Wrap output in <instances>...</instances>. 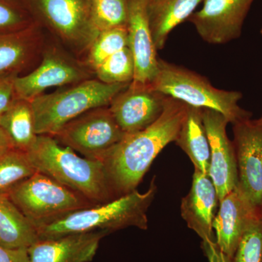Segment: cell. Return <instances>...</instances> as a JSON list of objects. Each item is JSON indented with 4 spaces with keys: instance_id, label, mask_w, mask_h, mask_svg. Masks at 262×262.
<instances>
[{
    "instance_id": "cell-23",
    "label": "cell",
    "mask_w": 262,
    "mask_h": 262,
    "mask_svg": "<svg viewBox=\"0 0 262 262\" xmlns=\"http://www.w3.org/2000/svg\"><path fill=\"white\" fill-rule=\"evenodd\" d=\"M37 171L27 151L10 149L0 158V194H8Z\"/></svg>"
},
{
    "instance_id": "cell-27",
    "label": "cell",
    "mask_w": 262,
    "mask_h": 262,
    "mask_svg": "<svg viewBox=\"0 0 262 262\" xmlns=\"http://www.w3.org/2000/svg\"><path fill=\"white\" fill-rule=\"evenodd\" d=\"M232 262H262V217L251 220L236 249Z\"/></svg>"
},
{
    "instance_id": "cell-25",
    "label": "cell",
    "mask_w": 262,
    "mask_h": 262,
    "mask_svg": "<svg viewBox=\"0 0 262 262\" xmlns=\"http://www.w3.org/2000/svg\"><path fill=\"white\" fill-rule=\"evenodd\" d=\"M90 14L98 32L126 26L127 0H89Z\"/></svg>"
},
{
    "instance_id": "cell-26",
    "label": "cell",
    "mask_w": 262,
    "mask_h": 262,
    "mask_svg": "<svg viewBox=\"0 0 262 262\" xmlns=\"http://www.w3.org/2000/svg\"><path fill=\"white\" fill-rule=\"evenodd\" d=\"M125 47H127L126 26L99 32L88 51V65L94 70L108 57Z\"/></svg>"
},
{
    "instance_id": "cell-2",
    "label": "cell",
    "mask_w": 262,
    "mask_h": 262,
    "mask_svg": "<svg viewBox=\"0 0 262 262\" xmlns=\"http://www.w3.org/2000/svg\"><path fill=\"white\" fill-rule=\"evenodd\" d=\"M38 172L98 205L115 199L102 163L81 158L54 137L38 135L27 151Z\"/></svg>"
},
{
    "instance_id": "cell-9",
    "label": "cell",
    "mask_w": 262,
    "mask_h": 262,
    "mask_svg": "<svg viewBox=\"0 0 262 262\" xmlns=\"http://www.w3.org/2000/svg\"><path fill=\"white\" fill-rule=\"evenodd\" d=\"M255 0H204L203 8L188 21L205 42L227 44L238 39L243 26Z\"/></svg>"
},
{
    "instance_id": "cell-28",
    "label": "cell",
    "mask_w": 262,
    "mask_h": 262,
    "mask_svg": "<svg viewBox=\"0 0 262 262\" xmlns=\"http://www.w3.org/2000/svg\"><path fill=\"white\" fill-rule=\"evenodd\" d=\"M36 22L21 0H0V33L17 32Z\"/></svg>"
},
{
    "instance_id": "cell-15",
    "label": "cell",
    "mask_w": 262,
    "mask_h": 262,
    "mask_svg": "<svg viewBox=\"0 0 262 262\" xmlns=\"http://www.w3.org/2000/svg\"><path fill=\"white\" fill-rule=\"evenodd\" d=\"M220 204L213 222L215 243L225 254L232 258L248 224L261 211L250 203L238 187L227 194Z\"/></svg>"
},
{
    "instance_id": "cell-32",
    "label": "cell",
    "mask_w": 262,
    "mask_h": 262,
    "mask_svg": "<svg viewBox=\"0 0 262 262\" xmlns=\"http://www.w3.org/2000/svg\"><path fill=\"white\" fill-rule=\"evenodd\" d=\"M12 149H13V146L11 141L4 130L0 127V158Z\"/></svg>"
},
{
    "instance_id": "cell-29",
    "label": "cell",
    "mask_w": 262,
    "mask_h": 262,
    "mask_svg": "<svg viewBox=\"0 0 262 262\" xmlns=\"http://www.w3.org/2000/svg\"><path fill=\"white\" fill-rule=\"evenodd\" d=\"M15 76H0V115L18 97L14 86Z\"/></svg>"
},
{
    "instance_id": "cell-1",
    "label": "cell",
    "mask_w": 262,
    "mask_h": 262,
    "mask_svg": "<svg viewBox=\"0 0 262 262\" xmlns=\"http://www.w3.org/2000/svg\"><path fill=\"white\" fill-rule=\"evenodd\" d=\"M187 110L186 103L168 96L163 113L152 125L126 134L101 156L115 199L136 190L160 151L176 141Z\"/></svg>"
},
{
    "instance_id": "cell-4",
    "label": "cell",
    "mask_w": 262,
    "mask_h": 262,
    "mask_svg": "<svg viewBox=\"0 0 262 262\" xmlns=\"http://www.w3.org/2000/svg\"><path fill=\"white\" fill-rule=\"evenodd\" d=\"M151 89L189 106L215 110L229 123L251 119L252 114L239 106L242 93L216 89L206 77L185 67L158 60V71Z\"/></svg>"
},
{
    "instance_id": "cell-3",
    "label": "cell",
    "mask_w": 262,
    "mask_h": 262,
    "mask_svg": "<svg viewBox=\"0 0 262 262\" xmlns=\"http://www.w3.org/2000/svg\"><path fill=\"white\" fill-rule=\"evenodd\" d=\"M158 191L155 177L148 190H137L108 203L78 210L56 220L36 225L39 239H53L71 234L95 231L111 232L129 227L146 230V213Z\"/></svg>"
},
{
    "instance_id": "cell-31",
    "label": "cell",
    "mask_w": 262,
    "mask_h": 262,
    "mask_svg": "<svg viewBox=\"0 0 262 262\" xmlns=\"http://www.w3.org/2000/svg\"><path fill=\"white\" fill-rule=\"evenodd\" d=\"M0 262H29L28 249H8L0 246Z\"/></svg>"
},
{
    "instance_id": "cell-7",
    "label": "cell",
    "mask_w": 262,
    "mask_h": 262,
    "mask_svg": "<svg viewBox=\"0 0 262 262\" xmlns=\"http://www.w3.org/2000/svg\"><path fill=\"white\" fill-rule=\"evenodd\" d=\"M35 21L75 50L89 51L99 32L90 14L89 0H21Z\"/></svg>"
},
{
    "instance_id": "cell-10",
    "label": "cell",
    "mask_w": 262,
    "mask_h": 262,
    "mask_svg": "<svg viewBox=\"0 0 262 262\" xmlns=\"http://www.w3.org/2000/svg\"><path fill=\"white\" fill-rule=\"evenodd\" d=\"M239 189L255 208L262 206V125L256 120L233 124Z\"/></svg>"
},
{
    "instance_id": "cell-33",
    "label": "cell",
    "mask_w": 262,
    "mask_h": 262,
    "mask_svg": "<svg viewBox=\"0 0 262 262\" xmlns=\"http://www.w3.org/2000/svg\"><path fill=\"white\" fill-rule=\"evenodd\" d=\"M256 122H258V124H260V125H262V116L260 117L259 119H258V120H256Z\"/></svg>"
},
{
    "instance_id": "cell-19",
    "label": "cell",
    "mask_w": 262,
    "mask_h": 262,
    "mask_svg": "<svg viewBox=\"0 0 262 262\" xmlns=\"http://www.w3.org/2000/svg\"><path fill=\"white\" fill-rule=\"evenodd\" d=\"M204 0H158L150 2L149 19L157 51L163 50L169 34L194 13Z\"/></svg>"
},
{
    "instance_id": "cell-35",
    "label": "cell",
    "mask_w": 262,
    "mask_h": 262,
    "mask_svg": "<svg viewBox=\"0 0 262 262\" xmlns=\"http://www.w3.org/2000/svg\"><path fill=\"white\" fill-rule=\"evenodd\" d=\"M261 217H262V206H261Z\"/></svg>"
},
{
    "instance_id": "cell-8",
    "label": "cell",
    "mask_w": 262,
    "mask_h": 262,
    "mask_svg": "<svg viewBox=\"0 0 262 262\" xmlns=\"http://www.w3.org/2000/svg\"><path fill=\"white\" fill-rule=\"evenodd\" d=\"M125 135L108 106L86 112L68 122L53 137L84 158L99 160Z\"/></svg>"
},
{
    "instance_id": "cell-22",
    "label": "cell",
    "mask_w": 262,
    "mask_h": 262,
    "mask_svg": "<svg viewBox=\"0 0 262 262\" xmlns=\"http://www.w3.org/2000/svg\"><path fill=\"white\" fill-rule=\"evenodd\" d=\"M0 127L8 136L14 149L27 151L37 140L32 103L17 97L0 115Z\"/></svg>"
},
{
    "instance_id": "cell-20",
    "label": "cell",
    "mask_w": 262,
    "mask_h": 262,
    "mask_svg": "<svg viewBox=\"0 0 262 262\" xmlns=\"http://www.w3.org/2000/svg\"><path fill=\"white\" fill-rule=\"evenodd\" d=\"M188 155L194 170L209 175L211 147L202 117V108L187 105V114L175 141Z\"/></svg>"
},
{
    "instance_id": "cell-34",
    "label": "cell",
    "mask_w": 262,
    "mask_h": 262,
    "mask_svg": "<svg viewBox=\"0 0 262 262\" xmlns=\"http://www.w3.org/2000/svg\"><path fill=\"white\" fill-rule=\"evenodd\" d=\"M260 33H261V35L262 36V28L261 29V31H260Z\"/></svg>"
},
{
    "instance_id": "cell-24",
    "label": "cell",
    "mask_w": 262,
    "mask_h": 262,
    "mask_svg": "<svg viewBox=\"0 0 262 262\" xmlns=\"http://www.w3.org/2000/svg\"><path fill=\"white\" fill-rule=\"evenodd\" d=\"M97 79L103 83H130L134 80L135 64L128 47L106 58L94 70Z\"/></svg>"
},
{
    "instance_id": "cell-14",
    "label": "cell",
    "mask_w": 262,
    "mask_h": 262,
    "mask_svg": "<svg viewBox=\"0 0 262 262\" xmlns=\"http://www.w3.org/2000/svg\"><path fill=\"white\" fill-rule=\"evenodd\" d=\"M151 0H127V47L134 56V83L149 84L158 71L155 48L149 19Z\"/></svg>"
},
{
    "instance_id": "cell-11",
    "label": "cell",
    "mask_w": 262,
    "mask_h": 262,
    "mask_svg": "<svg viewBox=\"0 0 262 262\" xmlns=\"http://www.w3.org/2000/svg\"><path fill=\"white\" fill-rule=\"evenodd\" d=\"M202 117L211 147L209 177L220 202L238 186V171L233 142L227 134L228 120L219 112L202 108Z\"/></svg>"
},
{
    "instance_id": "cell-16",
    "label": "cell",
    "mask_w": 262,
    "mask_h": 262,
    "mask_svg": "<svg viewBox=\"0 0 262 262\" xmlns=\"http://www.w3.org/2000/svg\"><path fill=\"white\" fill-rule=\"evenodd\" d=\"M110 232L95 231L39 239L28 248L29 262H91Z\"/></svg>"
},
{
    "instance_id": "cell-13",
    "label": "cell",
    "mask_w": 262,
    "mask_h": 262,
    "mask_svg": "<svg viewBox=\"0 0 262 262\" xmlns=\"http://www.w3.org/2000/svg\"><path fill=\"white\" fill-rule=\"evenodd\" d=\"M90 77L80 63L58 52L49 51L44 53L40 64L34 70L15 77V93L18 98L31 101L44 94L46 90L79 83Z\"/></svg>"
},
{
    "instance_id": "cell-6",
    "label": "cell",
    "mask_w": 262,
    "mask_h": 262,
    "mask_svg": "<svg viewBox=\"0 0 262 262\" xmlns=\"http://www.w3.org/2000/svg\"><path fill=\"white\" fill-rule=\"evenodd\" d=\"M8 194L35 226L96 206L38 171L15 186Z\"/></svg>"
},
{
    "instance_id": "cell-5",
    "label": "cell",
    "mask_w": 262,
    "mask_h": 262,
    "mask_svg": "<svg viewBox=\"0 0 262 262\" xmlns=\"http://www.w3.org/2000/svg\"><path fill=\"white\" fill-rule=\"evenodd\" d=\"M130 83L106 84L89 79L31 101L37 135L54 136L74 119L93 108L110 106Z\"/></svg>"
},
{
    "instance_id": "cell-18",
    "label": "cell",
    "mask_w": 262,
    "mask_h": 262,
    "mask_svg": "<svg viewBox=\"0 0 262 262\" xmlns=\"http://www.w3.org/2000/svg\"><path fill=\"white\" fill-rule=\"evenodd\" d=\"M42 26L37 22L17 32L0 33V76H20L42 51Z\"/></svg>"
},
{
    "instance_id": "cell-21",
    "label": "cell",
    "mask_w": 262,
    "mask_h": 262,
    "mask_svg": "<svg viewBox=\"0 0 262 262\" xmlns=\"http://www.w3.org/2000/svg\"><path fill=\"white\" fill-rule=\"evenodd\" d=\"M39 241L37 227L20 211L8 194H0V246L28 248Z\"/></svg>"
},
{
    "instance_id": "cell-30",
    "label": "cell",
    "mask_w": 262,
    "mask_h": 262,
    "mask_svg": "<svg viewBox=\"0 0 262 262\" xmlns=\"http://www.w3.org/2000/svg\"><path fill=\"white\" fill-rule=\"evenodd\" d=\"M202 248L209 262H232V258L225 254L215 241H203Z\"/></svg>"
},
{
    "instance_id": "cell-36",
    "label": "cell",
    "mask_w": 262,
    "mask_h": 262,
    "mask_svg": "<svg viewBox=\"0 0 262 262\" xmlns=\"http://www.w3.org/2000/svg\"><path fill=\"white\" fill-rule=\"evenodd\" d=\"M151 1L155 2V1H158V0H151Z\"/></svg>"
},
{
    "instance_id": "cell-12",
    "label": "cell",
    "mask_w": 262,
    "mask_h": 262,
    "mask_svg": "<svg viewBox=\"0 0 262 262\" xmlns=\"http://www.w3.org/2000/svg\"><path fill=\"white\" fill-rule=\"evenodd\" d=\"M167 98L150 84L131 82L113 98L108 107L122 130L125 134H134L144 130L159 118Z\"/></svg>"
},
{
    "instance_id": "cell-17",
    "label": "cell",
    "mask_w": 262,
    "mask_h": 262,
    "mask_svg": "<svg viewBox=\"0 0 262 262\" xmlns=\"http://www.w3.org/2000/svg\"><path fill=\"white\" fill-rule=\"evenodd\" d=\"M219 203L218 194L209 175L194 170L192 187L182 201L181 213L188 227L203 241H215L213 222Z\"/></svg>"
}]
</instances>
